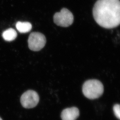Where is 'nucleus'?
<instances>
[{
  "label": "nucleus",
  "instance_id": "nucleus-1",
  "mask_svg": "<svg viewBox=\"0 0 120 120\" xmlns=\"http://www.w3.org/2000/svg\"><path fill=\"white\" fill-rule=\"evenodd\" d=\"M95 20L99 25L112 29L120 24L119 0H98L93 9Z\"/></svg>",
  "mask_w": 120,
  "mask_h": 120
},
{
  "label": "nucleus",
  "instance_id": "nucleus-2",
  "mask_svg": "<svg viewBox=\"0 0 120 120\" xmlns=\"http://www.w3.org/2000/svg\"><path fill=\"white\" fill-rule=\"evenodd\" d=\"M83 95L90 99H97L104 92V87L100 81L97 80H90L86 81L82 87Z\"/></svg>",
  "mask_w": 120,
  "mask_h": 120
},
{
  "label": "nucleus",
  "instance_id": "nucleus-3",
  "mask_svg": "<svg viewBox=\"0 0 120 120\" xmlns=\"http://www.w3.org/2000/svg\"><path fill=\"white\" fill-rule=\"evenodd\" d=\"M73 14L66 8H63L60 12L55 13L53 16L55 23L60 27H69L73 23Z\"/></svg>",
  "mask_w": 120,
  "mask_h": 120
},
{
  "label": "nucleus",
  "instance_id": "nucleus-4",
  "mask_svg": "<svg viewBox=\"0 0 120 120\" xmlns=\"http://www.w3.org/2000/svg\"><path fill=\"white\" fill-rule=\"evenodd\" d=\"M28 43L30 50L34 51H39L45 46L46 39L45 36L42 33L32 32L29 35Z\"/></svg>",
  "mask_w": 120,
  "mask_h": 120
},
{
  "label": "nucleus",
  "instance_id": "nucleus-5",
  "mask_svg": "<svg viewBox=\"0 0 120 120\" xmlns=\"http://www.w3.org/2000/svg\"><path fill=\"white\" fill-rule=\"evenodd\" d=\"M39 96L36 91L29 90L21 96L20 102L26 109H31L37 106L39 101Z\"/></svg>",
  "mask_w": 120,
  "mask_h": 120
},
{
  "label": "nucleus",
  "instance_id": "nucleus-6",
  "mask_svg": "<svg viewBox=\"0 0 120 120\" xmlns=\"http://www.w3.org/2000/svg\"><path fill=\"white\" fill-rule=\"evenodd\" d=\"M79 115V109L73 107L64 109L61 113V118L62 120H76Z\"/></svg>",
  "mask_w": 120,
  "mask_h": 120
},
{
  "label": "nucleus",
  "instance_id": "nucleus-7",
  "mask_svg": "<svg viewBox=\"0 0 120 120\" xmlns=\"http://www.w3.org/2000/svg\"><path fill=\"white\" fill-rule=\"evenodd\" d=\"M18 30L22 33H25L30 31L32 28L31 23L29 22H18L16 25Z\"/></svg>",
  "mask_w": 120,
  "mask_h": 120
},
{
  "label": "nucleus",
  "instance_id": "nucleus-8",
  "mask_svg": "<svg viewBox=\"0 0 120 120\" xmlns=\"http://www.w3.org/2000/svg\"><path fill=\"white\" fill-rule=\"evenodd\" d=\"M17 34L15 30L10 28L4 32L2 34V37L6 41H11L14 40L16 38Z\"/></svg>",
  "mask_w": 120,
  "mask_h": 120
},
{
  "label": "nucleus",
  "instance_id": "nucleus-9",
  "mask_svg": "<svg viewBox=\"0 0 120 120\" xmlns=\"http://www.w3.org/2000/svg\"><path fill=\"white\" fill-rule=\"evenodd\" d=\"M113 110L116 117L120 120V105L116 104L113 106Z\"/></svg>",
  "mask_w": 120,
  "mask_h": 120
},
{
  "label": "nucleus",
  "instance_id": "nucleus-10",
  "mask_svg": "<svg viewBox=\"0 0 120 120\" xmlns=\"http://www.w3.org/2000/svg\"><path fill=\"white\" fill-rule=\"evenodd\" d=\"M0 120H2V119H1V118H0Z\"/></svg>",
  "mask_w": 120,
  "mask_h": 120
}]
</instances>
